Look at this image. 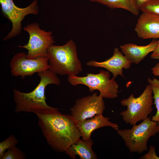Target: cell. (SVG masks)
I'll return each instance as SVG.
<instances>
[{
	"label": "cell",
	"instance_id": "cell-1",
	"mask_svg": "<svg viewBox=\"0 0 159 159\" xmlns=\"http://www.w3.org/2000/svg\"><path fill=\"white\" fill-rule=\"evenodd\" d=\"M38 124L48 145L55 151L65 152L80 139L77 122L71 115L60 113L58 109H33Z\"/></svg>",
	"mask_w": 159,
	"mask_h": 159
},
{
	"label": "cell",
	"instance_id": "cell-2",
	"mask_svg": "<svg viewBox=\"0 0 159 159\" xmlns=\"http://www.w3.org/2000/svg\"><path fill=\"white\" fill-rule=\"evenodd\" d=\"M40 81L35 88L28 93L13 90V97L15 104V113L32 112L33 109H48L54 107L47 105L45 95V89L48 85H60V80L57 75L49 69L37 73Z\"/></svg>",
	"mask_w": 159,
	"mask_h": 159
},
{
	"label": "cell",
	"instance_id": "cell-3",
	"mask_svg": "<svg viewBox=\"0 0 159 159\" xmlns=\"http://www.w3.org/2000/svg\"><path fill=\"white\" fill-rule=\"evenodd\" d=\"M49 69L56 74L76 75L82 70L77 47L71 39L64 45H51L47 49Z\"/></svg>",
	"mask_w": 159,
	"mask_h": 159
},
{
	"label": "cell",
	"instance_id": "cell-4",
	"mask_svg": "<svg viewBox=\"0 0 159 159\" xmlns=\"http://www.w3.org/2000/svg\"><path fill=\"white\" fill-rule=\"evenodd\" d=\"M158 132L159 125L152 121L150 117L138 125H133L131 129L119 130L117 131L130 152L140 154L147 150L148 139Z\"/></svg>",
	"mask_w": 159,
	"mask_h": 159
},
{
	"label": "cell",
	"instance_id": "cell-5",
	"mask_svg": "<svg viewBox=\"0 0 159 159\" xmlns=\"http://www.w3.org/2000/svg\"><path fill=\"white\" fill-rule=\"evenodd\" d=\"M153 94L151 86L149 84L138 97H135L131 94L128 98L121 101V105L127 107L126 110L120 113L126 123L133 125L148 117L153 110Z\"/></svg>",
	"mask_w": 159,
	"mask_h": 159
},
{
	"label": "cell",
	"instance_id": "cell-6",
	"mask_svg": "<svg viewBox=\"0 0 159 159\" xmlns=\"http://www.w3.org/2000/svg\"><path fill=\"white\" fill-rule=\"evenodd\" d=\"M68 76V81L72 86L85 85L91 92L98 90L100 95L103 98L114 99L118 97V85L115 79H110L109 71L102 70L98 74L88 73L84 77L76 75Z\"/></svg>",
	"mask_w": 159,
	"mask_h": 159
},
{
	"label": "cell",
	"instance_id": "cell-7",
	"mask_svg": "<svg viewBox=\"0 0 159 159\" xmlns=\"http://www.w3.org/2000/svg\"><path fill=\"white\" fill-rule=\"evenodd\" d=\"M23 30L29 34V40L26 44L18 47L27 49V56L29 59L47 57L48 48L54 43L52 32L41 29L37 23L28 24Z\"/></svg>",
	"mask_w": 159,
	"mask_h": 159
},
{
	"label": "cell",
	"instance_id": "cell-8",
	"mask_svg": "<svg viewBox=\"0 0 159 159\" xmlns=\"http://www.w3.org/2000/svg\"><path fill=\"white\" fill-rule=\"evenodd\" d=\"M37 3L38 0H35L26 7L20 8L14 4L13 0H0L2 13L12 23L11 30L2 41L9 39L20 34L21 23L25 17L29 14H38Z\"/></svg>",
	"mask_w": 159,
	"mask_h": 159
},
{
	"label": "cell",
	"instance_id": "cell-9",
	"mask_svg": "<svg viewBox=\"0 0 159 159\" xmlns=\"http://www.w3.org/2000/svg\"><path fill=\"white\" fill-rule=\"evenodd\" d=\"M10 67L12 76L23 79L49 69V66L47 57L29 59L25 52H21L17 53L12 58Z\"/></svg>",
	"mask_w": 159,
	"mask_h": 159
},
{
	"label": "cell",
	"instance_id": "cell-10",
	"mask_svg": "<svg viewBox=\"0 0 159 159\" xmlns=\"http://www.w3.org/2000/svg\"><path fill=\"white\" fill-rule=\"evenodd\" d=\"M103 97L97 92L76 100L70 109L71 115L77 122L82 121L102 114L105 106Z\"/></svg>",
	"mask_w": 159,
	"mask_h": 159
},
{
	"label": "cell",
	"instance_id": "cell-11",
	"mask_svg": "<svg viewBox=\"0 0 159 159\" xmlns=\"http://www.w3.org/2000/svg\"><path fill=\"white\" fill-rule=\"evenodd\" d=\"M131 63L127 57L124 56L118 48L114 49L112 56L109 59L102 62L94 60L90 61L86 63L87 66L106 69L113 75L115 79L118 75L124 77L123 69H128Z\"/></svg>",
	"mask_w": 159,
	"mask_h": 159
},
{
	"label": "cell",
	"instance_id": "cell-12",
	"mask_svg": "<svg viewBox=\"0 0 159 159\" xmlns=\"http://www.w3.org/2000/svg\"><path fill=\"white\" fill-rule=\"evenodd\" d=\"M138 36L143 39L159 38V15L143 12L135 28Z\"/></svg>",
	"mask_w": 159,
	"mask_h": 159
},
{
	"label": "cell",
	"instance_id": "cell-13",
	"mask_svg": "<svg viewBox=\"0 0 159 159\" xmlns=\"http://www.w3.org/2000/svg\"><path fill=\"white\" fill-rule=\"evenodd\" d=\"M110 118L104 117L102 114L98 115L82 121L77 122L82 140H87L91 139L92 132L95 130L102 127L109 126L117 131L119 127L116 123L109 120Z\"/></svg>",
	"mask_w": 159,
	"mask_h": 159
},
{
	"label": "cell",
	"instance_id": "cell-14",
	"mask_svg": "<svg viewBox=\"0 0 159 159\" xmlns=\"http://www.w3.org/2000/svg\"><path fill=\"white\" fill-rule=\"evenodd\" d=\"M158 40L153 39L148 44L138 46L133 43H127L120 46L121 51L131 63L139 64L155 48Z\"/></svg>",
	"mask_w": 159,
	"mask_h": 159
},
{
	"label": "cell",
	"instance_id": "cell-15",
	"mask_svg": "<svg viewBox=\"0 0 159 159\" xmlns=\"http://www.w3.org/2000/svg\"><path fill=\"white\" fill-rule=\"evenodd\" d=\"M93 141L91 138L87 140H79L72 144L65 153L72 159H76V155L80 159H96L97 156L93 151L92 146Z\"/></svg>",
	"mask_w": 159,
	"mask_h": 159
},
{
	"label": "cell",
	"instance_id": "cell-16",
	"mask_svg": "<svg viewBox=\"0 0 159 159\" xmlns=\"http://www.w3.org/2000/svg\"><path fill=\"white\" fill-rule=\"evenodd\" d=\"M97 2L111 9H125L135 16L138 15L139 13L136 0H97Z\"/></svg>",
	"mask_w": 159,
	"mask_h": 159
},
{
	"label": "cell",
	"instance_id": "cell-17",
	"mask_svg": "<svg viewBox=\"0 0 159 159\" xmlns=\"http://www.w3.org/2000/svg\"><path fill=\"white\" fill-rule=\"evenodd\" d=\"M148 82L151 85L153 94L154 103L157 109L155 114L152 116L151 120L157 122L159 125V80L148 78Z\"/></svg>",
	"mask_w": 159,
	"mask_h": 159
},
{
	"label": "cell",
	"instance_id": "cell-18",
	"mask_svg": "<svg viewBox=\"0 0 159 159\" xmlns=\"http://www.w3.org/2000/svg\"><path fill=\"white\" fill-rule=\"evenodd\" d=\"M143 12H148L159 15V0H148L139 7Z\"/></svg>",
	"mask_w": 159,
	"mask_h": 159
},
{
	"label": "cell",
	"instance_id": "cell-19",
	"mask_svg": "<svg viewBox=\"0 0 159 159\" xmlns=\"http://www.w3.org/2000/svg\"><path fill=\"white\" fill-rule=\"evenodd\" d=\"M18 140L13 135L11 134L0 143V159H1L5 151L14 146L18 143Z\"/></svg>",
	"mask_w": 159,
	"mask_h": 159
},
{
	"label": "cell",
	"instance_id": "cell-20",
	"mask_svg": "<svg viewBox=\"0 0 159 159\" xmlns=\"http://www.w3.org/2000/svg\"><path fill=\"white\" fill-rule=\"evenodd\" d=\"M25 154L20 149L14 146L5 152L1 159H25Z\"/></svg>",
	"mask_w": 159,
	"mask_h": 159
},
{
	"label": "cell",
	"instance_id": "cell-21",
	"mask_svg": "<svg viewBox=\"0 0 159 159\" xmlns=\"http://www.w3.org/2000/svg\"><path fill=\"white\" fill-rule=\"evenodd\" d=\"M140 159H159V157L156 154L155 148L154 146L150 145L149 152L142 156Z\"/></svg>",
	"mask_w": 159,
	"mask_h": 159
},
{
	"label": "cell",
	"instance_id": "cell-22",
	"mask_svg": "<svg viewBox=\"0 0 159 159\" xmlns=\"http://www.w3.org/2000/svg\"><path fill=\"white\" fill-rule=\"evenodd\" d=\"M150 57L152 59H159V38L157 45L150 55Z\"/></svg>",
	"mask_w": 159,
	"mask_h": 159
},
{
	"label": "cell",
	"instance_id": "cell-23",
	"mask_svg": "<svg viewBox=\"0 0 159 159\" xmlns=\"http://www.w3.org/2000/svg\"><path fill=\"white\" fill-rule=\"evenodd\" d=\"M151 70L152 73L154 76L159 77V62L152 68Z\"/></svg>",
	"mask_w": 159,
	"mask_h": 159
},
{
	"label": "cell",
	"instance_id": "cell-24",
	"mask_svg": "<svg viewBox=\"0 0 159 159\" xmlns=\"http://www.w3.org/2000/svg\"><path fill=\"white\" fill-rule=\"evenodd\" d=\"M148 0H136L138 7L143 3Z\"/></svg>",
	"mask_w": 159,
	"mask_h": 159
},
{
	"label": "cell",
	"instance_id": "cell-25",
	"mask_svg": "<svg viewBox=\"0 0 159 159\" xmlns=\"http://www.w3.org/2000/svg\"><path fill=\"white\" fill-rule=\"evenodd\" d=\"M92 1H93V2H97V0H89Z\"/></svg>",
	"mask_w": 159,
	"mask_h": 159
}]
</instances>
